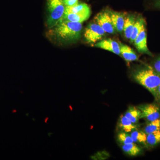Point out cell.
<instances>
[{"instance_id":"obj_13","label":"cell","mask_w":160,"mask_h":160,"mask_svg":"<svg viewBox=\"0 0 160 160\" xmlns=\"http://www.w3.org/2000/svg\"><path fill=\"white\" fill-rule=\"evenodd\" d=\"M136 20L135 16L133 15H129L126 18L123 32L127 39L130 40Z\"/></svg>"},{"instance_id":"obj_17","label":"cell","mask_w":160,"mask_h":160,"mask_svg":"<svg viewBox=\"0 0 160 160\" xmlns=\"http://www.w3.org/2000/svg\"><path fill=\"white\" fill-rule=\"evenodd\" d=\"M124 115L134 124H138L141 119V112L135 106H129Z\"/></svg>"},{"instance_id":"obj_18","label":"cell","mask_w":160,"mask_h":160,"mask_svg":"<svg viewBox=\"0 0 160 160\" xmlns=\"http://www.w3.org/2000/svg\"><path fill=\"white\" fill-rule=\"evenodd\" d=\"M146 23L145 19L142 17H138L136 18L132 32L131 38L129 40L131 42H134L136 38L137 37L138 35L139 34L140 32L143 29V27L146 26Z\"/></svg>"},{"instance_id":"obj_10","label":"cell","mask_w":160,"mask_h":160,"mask_svg":"<svg viewBox=\"0 0 160 160\" xmlns=\"http://www.w3.org/2000/svg\"><path fill=\"white\" fill-rule=\"evenodd\" d=\"M121 56L127 62L138 61V56L131 47L123 43H120Z\"/></svg>"},{"instance_id":"obj_25","label":"cell","mask_w":160,"mask_h":160,"mask_svg":"<svg viewBox=\"0 0 160 160\" xmlns=\"http://www.w3.org/2000/svg\"><path fill=\"white\" fill-rule=\"evenodd\" d=\"M158 101H160V84L158 89Z\"/></svg>"},{"instance_id":"obj_21","label":"cell","mask_w":160,"mask_h":160,"mask_svg":"<svg viewBox=\"0 0 160 160\" xmlns=\"http://www.w3.org/2000/svg\"><path fill=\"white\" fill-rule=\"evenodd\" d=\"M118 142L122 145H126L133 143L130 133L126 132L121 131L117 136Z\"/></svg>"},{"instance_id":"obj_14","label":"cell","mask_w":160,"mask_h":160,"mask_svg":"<svg viewBox=\"0 0 160 160\" xmlns=\"http://www.w3.org/2000/svg\"><path fill=\"white\" fill-rule=\"evenodd\" d=\"M91 13L88 5L84 3H78L74 6L66 7L65 13Z\"/></svg>"},{"instance_id":"obj_19","label":"cell","mask_w":160,"mask_h":160,"mask_svg":"<svg viewBox=\"0 0 160 160\" xmlns=\"http://www.w3.org/2000/svg\"><path fill=\"white\" fill-rule=\"evenodd\" d=\"M160 143V130L153 132L147 134L146 139L147 147H154Z\"/></svg>"},{"instance_id":"obj_16","label":"cell","mask_w":160,"mask_h":160,"mask_svg":"<svg viewBox=\"0 0 160 160\" xmlns=\"http://www.w3.org/2000/svg\"><path fill=\"white\" fill-rule=\"evenodd\" d=\"M130 133L133 142L147 147L146 139L147 134L143 130L137 129L131 132Z\"/></svg>"},{"instance_id":"obj_5","label":"cell","mask_w":160,"mask_h":160,"mask_svg":"<svg viewBox=\"0 0 160 160\" xmlns=\"http://www.w3.org/2000/svg\"><path fill=\"white\" fill-rule=\"evenodd\" d=\"M137 107L141 112V119H144L150 122L160 118V108L157 104H142Z\"/></svg>"},{"instance_id":"obj_2","label":"cell","mask_w":160,"mask_h":160,"mask_svg":"<svg viewBox=\"0 0 160 160\" xmlns=\"http://www.w3.org/2000/svg\"><path fill=\"white\" fill-rule=\"evenodd\" d=\"M132 78L135 82L148 90L158 101V89L160 84V74L151 66L145 65L133 71Z\"/></svg>"},{"instance_id":"obj_3","label":"cell","mask_w":160,"mask_h":160,"mask_svg":"<svg viewBox=\"0 0 160 160\" xmlns=\"http://www.w3.org/2000/svg\"><path fill=\"white\" fill-rule=\"evenodd\" d=\"M47 9V25L50 29L62 20L66 6L63 0H48Z\"/></svg>"},{"instance_id":"obj_15","label":"cell","mask_w":160,"mask_h":160,"mask_svg":"<svg viewBox=\"0 0 160 160\" xmlns=\"http://www.w3.org/2000/svg\"><path fill=\"white\" fill-rule=\"evenodd\" d=\"M90 14V13H65L62 20H66L74 22L82 23L89 18Z\"/></svg>"},{"instance_id":"obj_1","label":"cell","mask_w":160,"mask_h":160,"mask_svg":"<svg viewBox=\"0 0 160 160\" xmlns=\"http://www.w3.org/2000/svg\"><path fill=\"white\" fill-rule=\"evenodd\" d=\"M82 29V23L62 20L49 29L47 37L59 43L71 42L80 38Z\"/></svg>"},{"instance_id":"obj_9","label":"cell","mask_w":160,"mask_h":160,"mask_svg":"<svg viewBox=\"0 0 160 160\" xmlns=\"http://www.w3.org/2000/svg\"><path fill=\"white\" fill-rule=\"evenodd\" d=\"M112 25L116 31L122 33L125 23V15L122 12L115 11H109Z\"/></svg>"},{"instance_id":"obj_11","label":"cell","mask_w":160,"mask_h":160,"mask_svg":"<svg viewBox=\"0 0 160 160\" xmlns=\"http://www.w3.org/2000/svg\"><path fill=\"white\" fill-rule=\"evenodd\" d=\"M118 127L122 131L130 133L133 130L138 129V125L132 123L125 115H122L119 119Z\"/></svg>"},{"instance_id":"obj_12","label":"cell","mask_w":160,"mask_h":160,"mask_svg":"<svg viewBox=\"0 0 160 160\" xmlns=\"http://www.w3.org/2000/svg\"><path fill=\"white\" fill-rule=\"evenodd\" d=\"M122 149L126 154L131 157L139 155L143 152L142 147L134 142L122 145Z\"/></svg>"},{"instance_id":"obj_22","label":"cell","mask_w":160,"mask_h":160,"mask_svg":"<svg viewBox=\"0 0 160 160\" xmlns=\"http://www.w3.org/2000/svg\"><path fill=\"white\" fill-rule=\"evenodd\" d=\"M152 66L157 72L160 74V56L154 61Z\"/></svg>"},{"instance_id":"obj_20","label":"cell","mask_w":160,"mask_h":160,"mask_svg":"<svg viewBox=\"0 0 160 160\" xmlns=\"http://www.w3.org/2000/svg\"><path fill=\"white\" fill-rule=\"evenodd\" d=\"M160 130V118L152 122H148L143 131L148 134L151 132Z\"/></svg>"},{"instance_id":"obj_24","label":"cell","mask_w":160,"mask_h":160,"mask_svg":"<svg viewBox=\"0 0 160 160\" xmlns=\"http://www.w3.org/2000/svg\"><path fill=\"white\" fill-rule=\"evenodd\" d=\"M151 2L155 8L160 9V0H151Z\"/></svg>"},{"instance_id":"obj_4","label":"cell","mask_w":160,"mask_h":160,"mask_svg":"<svg viewBox=\"0 0 160 160\" xmlns=\"http://www.w3.org/2000/svg\"><path fill=\"white\" fill-rule=\"evenodd\" d=\"M106 32L96 22L91 23L85 29L84 38L86 42L90 44H95L102 40Z\"/></svg>"},{"instance_id":"obj_8","label":"cell","mask_w":160,"mask_h":160,"mask_svg":"<svg viewBox=\"0 0 160 160\" xmlns=\"http://www.w3.org/2000/svg\"><path fill=\"white\" fill-rule=\"evenodd\" d=\"M94 46L121 56L119 43L111 38L101 40L95 44Z\"/></svg>"},{"instance_id":"obj_23","label":"cell","mask_w":160,"mask_h":160,"mask_svg":"<svg viewBox=\"0 0 160 160\" xmlns=\"http://www.w3.org/2000/svg\"><path fill=\"white\" fill-rule=\"evenodd\" d=\"M66 7L74 6L78 3V0H63Z\"/></svg>"},{"instance_id":"obj_6","label":"cell","mask_w":160,"mask_h":160,"mask_svg":"<svg viewBox=\"0 0 160 160\" xmlns=\"http://www.w3.org/2000/svg\"><path fill=\"white\" fill-rule=\"evenodd\" d=\"M95 22L97 23L106 33L115 34L116 30L112 25L109 11H104L100 12L95 17Z\"/></svg>"},{"instance_id":"obj_7","label":"cell","mask_w":160,"mask_h":160,"mask_svg":"<svg viewBox=\"0 0 160 160\" xmlns=\"http://www.w3.org/2000/svg\"><path fill=\"white\" fill-rule=\"evenodd\" d=\"M133 42L136 48L140 53L147 54L149 56H153L147 46V36L146 26L143 27Z\"/></svg>"}]
</instances>
